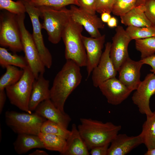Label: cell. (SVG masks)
Returning <instances> with one entry per match:
<instances>
[{"label":"cell","instance_id":"6da1fadb","mask_svg":"<svg viewBox=\"0 0 155 155\" xmlns=\"http://www.w3.org/2000/svg\"><path fill=\"white\" fill-rule=\"evenodd\" d=\"M82 79L80 67L71 60H66L57 73L50 89V99L61 111L65 113V102L71 92L80 85Z\"/></svg>","mask_w":155,"mask_h":155},{"label":"cell","instance_id":"7a4b0ae2","mask_svg":"<svg viewBox=\"0 0 155 155\" xmlns=\"http://www.w3.org/2000/svg\"><path fill=\"white\" fill-rule=\"evenodd\" d=\"M78 130L89 150L95 146L110 144L121 127L111 122L104 123L90 118H82Z\"/></svg>","mask_w":155,"mask_h":155},{"label":"cell","instance_id":"3957f363","mask_svg":"<svg viewBox=\"0 0 155 155\" xmlns=\"http://www.w3.org/2000/svg\"><path fill=\"white\" fill-rule=\"evenodd\" d=\"M37 7L39 10L40 17L43 20L42 28L46 31L49 41L53 44L58 43L62 39L63 32L71 18L70 9L65 7Z\"/></svg>","mask_w":155,"mask_h":155},{"label":"cell","instance_id":"277c9868","mask_svg":"<svg viewBox=\"0 0 155 155\" xmlns=\"http://www.w3.org/2000/svg\"><path fill=\"white\" fill-rule=\"evenodd\" d=\"M83 26L71 18L62 35L65 44V57L80 67L86 66L87 55L82 36Z\"/></svg>","mask_w":155,"mask_h":155},{"label":"cell","instance_id":"5b68a950","mask_svg":"<svg viewBox=\"0 0 155 155\" xmlns=\"http://www.w3.org/2000/svg\"><path fill=\"white\" fill-rule=\"evenodd\" d=\"M20 79L15 84L5 89L10 103L20 110L31 113L29 104L35 77L29 67L24 69Z\"/></svg>","mask_w":155,"mask_h":155},{"label":"cell","instance_id":"8992f818","mask_svg":"<svg viewBox=\"0 0 155 155\" xmlns=\"http://www.w3.org/2000/svg\"><path fill=\"white\" fill-rule=\"evenodd\" d=\"M0 45L13 52L23 51L16 15L5 10L0 14Z\"/></svg>","mask_w":155,"mask_h":155},{"label":"cell","instance_id":"52a82bcc","mask_svg":"<svg viewBox=\"0 0 155 155\" xmlns=\"http://www.w3.org/2000/svg\"><path fill=\"white\" fill-rule=\"evenodd\" d=\"M5 117L7 125L18 134L38 135L42 124L46 120L35 112L21 113L13 111H6Z\"/></svg>","mask_w":155,"mask_h":155},{"label":"cell","instance_id":"ba28073f","mask_svg":"<svg viewBox=\"0 0 155 155\" xmlns=\"http://www.w3.org/2000/svg\"><path fill=\"white\" fill-rule=\"evenodd\" d=\"M16 17L20 31L24 57L36 79L40 74H44L45 67L41 60L32 34L25 27V13L16 15Z\"/></svg>","mask_w":155,"mask_h":155},{"label":"cell","instance_id":"9c48e42d","mask_svg":"<svg viewBox=\"0 0 155 155\" xmlns=\"http://www.w3.org/2000/svg\"><path fill=\"white\" fill-rule=\"evenodd\" d=\"M26 12L30 19L33 28L32 37L41 60L45 67L49 69L52 64V57L48 49L45 46L41 32L42 26L39 18V10L38 7L30 4L26 0H23Z\"/></svg>","mask_w":155,"mask_h":155},{"label":"cell","instance_id":"30bf717a","mask_svg":"<svg viewBox=\"0 0 155 155\" xmlns=\"http://www.w3.org/2000/svg\"><path fill=\"white\" fill-rule=\"evenodd\" d=\"M110 56L115 69L118 71L123 63L129 57L128 48L132 40L123 27L117 26L112 38Z\"/></svg>","mask_w":155,"mask_h":155},{"label":"cell","instance_id":"8fae6325","mask_svg":"<svg viewBox=\"0 0 155 155\" xmlns=\"http://www.w3.org/2000/svg\"><path fill=\"white\" fill-rule=\"evenodd\" d=\"M155 94V74L151 73L141 81L132 97L133 103L137 106L141 114L147 115L152 113L150 101L151 97Z\"/></svg>","mask_w":155,"mask_h":155},{"label":"cell","instance_id":"7c38bea8","mask_svg":"<svg viewBox=\"0 0 155 155\" xmlns=\"http://www.w3.org/2000/svg\"><path fill=\"white\" fill-rule=\"evenodd\" d=\"M70 9L71 18L83 26L91 37L97 38L102 35L99 29L103 28L104 25L96 14L89 13L74 5L71 6Z\"/></svg>","mask_w":155,"mask_h":155},{"label":"cell","instance_id":"4fadbf2b","mask_svg":"<svg viewBox=\"0 0 155 155\" xmlns=\"http://www.w3.org/2000/svg\"><path fill=\"white\" fill-rule=\"evenodd\" d=\"M111 45L110 42L106 44L99 62L92 71V80L95 87H98L103 82L115 77L117 73L110 56Z\"/></svg>","mask_w":155,"mask_h":155},{"label":"cell","instance_id":"5bb4252c","mask_svg":"<svg viewBox=\"0 0 155 155\" xmlns=\"http://www.w3.org/2000/svg\"><path fill=\"white\" fill-rule=\"evenodd\" d=\"M98 87L108 102L115 105L121 104L132 92L115 77L103 82Z\"/></svg>","mask_w":155,"mask_h":155},{"label":"cell","instance_id":"9a60e30c","mask_svg":"<svg viewBox=\"0 0 155 155\" xmlns=\"http://www.w3.org/2000/svg\"><path fill=\"white\" fill-rule=\"evenodd\" d=\"M82 38L87 55V79L99 62L102 53L105 35H102L97 38L87 37L82 35Z\"/></svg>","mask_w":155,"mask_h":155},{"label":"cell","instance_id":"2e32d148","mask_svg":"<svg viewBox=\"0 0 155 155\" xmlns=\"http://www.w3.org/2000/svg\"><path fill=\"white\" fill-rule=\"evenodd\" d=\"M144 64L140 60L135 61L129 57L120 67L119 79L132 91L135 90L140 83V70Z\"/></svg>","mask_w":155,"mask_h":155},{"label":"cell","instance_id":"e0dca14e","mask_svg":"<svg viewBox=\"0 0 155 155\" xmlns=\"http://www.w3.org/2000/svg\"><path fill=\"white\" fill-rule=\"evenodd\" d=\"M35 111L38 115L67 129L71 120L69 116L57 108L50 99L42 102Z\"/></svg>","mask_w":155,"mask_h":155},{"label":"cell","instance_id":"ac0fdd59","mask_svg":"<svg viewBox=\"0 0 155 155\" xmlns=\"http://www.w3.org/2000/svg\"><path fill=\"white\" fill-rule=\"evenodd\" d=\"M109 147L107 155H125L142 144L139 135L129 136L125 134H118Z\"/></svg>","mask_w":155,"mask_h":155},{"label":"cell","instance_id":"d6986e66","mask_svg":"<svg viewBox=\"0 0 155 155\" xmlns=\"http://www.w3.org/2000/svg\"><path fill=\"white\" fill-rule=\"evenodd\" d=\"M40 74L33 83L29 104L30 112L35 111L38 106L43 101L50 99L49 81Z\"/></svg>","mask_w":155,"mask_h":155},{"label":"cell","instance_id":"ffe728a7","mask_svg":"<svg viewBox=\"0 0 155 155\" xmlns=\"http://www.w3.org/2000/svg\"><path fill=\"white\" fill-rule=\"evenodd\" d=\"M71 133L66 140L63 155H89V149L82 137L76 125H72Z\"/></svg>","mask_w":155,"mask_h":155},{"label":"cell","instance_id":"44dd1931","mask_svg":"<svg viewBox=\"0 0 155 155\" xmlns=\"http://www.w3.org/2000/svg\"><path fill=\"white\" fill-rule=\"evenodd\" d=\"M145 10L144 4L135 6L120 16L121 23L128 26L143 27L152 26L145 14Z\"/></svg>","mask_w":155,"mask_h":155},{"label":"cell","instance_id":"7402d4cb","mask_svg":"<svg viewBox=\"0 0 155 155\" xmlns=\"http://www.w3.org/2000/svg\"><path fill=\"white\" fill-rule=\"evenodd\" d=\"M13 146L19 154H25L33 148H44L38 135L26 134H18Z\"/></svg>","mask_w":155,"mask_h":155},{"label":"cell","instance_id":"603a6c76","mask_svg":"<svg viewBox=\"0 0 155 155\" xmlns=\"http://www.w3.org/2000/svg\"><path fill=\"white\" fill-rule=\"evenodd\" d=\"M146 119L142 126L139 134L148 149L155 148V111L146 115Z\"/></svg>","mask_w":155,"mask_h":155},{"label":"cell","instance_id":"cb8c5ba5","mask_svg":"<svg viewBox=\"0 0 155 155\" xmlns=\"http://www.w3.org/2000/svg\"><path fill=\"white\" fill-rule=\"evenodd\" d=\"M0 65L4 68L10 65L23 69L29 67L25 57L16 54H12L2 47H0Z\"/></svg>","mask_w":155,"mask_h":155},{"label":"cell","instance_id":"d4e9b609","mask_svg":"<svg viewBox=\"0 0 155 155\" xmlns=\"http://www.w3.org/2000/svg\"><path fill=\"white\" fill-rule=\"evenodd\" d=\"M38 135L43 143L45 148L58 152L61 154L64 150L66 143V139L56 135L40 132Z\"/></svg>","mask_w":155,"mask_h":155},{"label":"cell","instance_id":"484cf974","mask_svg":"<svg viewBox=\"0 0 155 155\" xmlns=\"http://www.w3.org/2000/svg\"><path fill=\"white\" fill-rule=\"evenodd\" d=\"M5 73L0 79V90H5L7 87L17 83L21 78L23 69H20L13 65H8L5 68Z\"/></svg>","mask_w":155,"mask_h":155},{"label":"cell","instance_id":"4316f807","mask_svg":"<svg viewBox=\"0 0 155 155\" xmlns=\"http://www.w3.org/2000/svg\"><path fill=\"white\" fill-rule=\"evenodd\" d=\"M135 47L141 53V59L155 54V36L135 40Z\"/></svg>","mask_w":155,"mask_h":155},{"label":"cell","instance_id":"83f0119b","mask_svg":"<svg viewBox=\"0 0 155 155\" xmlns=\"http://www.w3.org/2000/svg\"><path fill=\"white\" fill-rule=\"evenodd\" d=\"M132 40L144 39L155 36V26H128L125 30Z\"/></svg>","mask_w":155,"mask_h":155},{"label":"cell","instance_id":"f1b7e54d","mask_svg":"<svg viewBox=\"0 0 155 155\" xmlns=\"http://www.w3.org/2000/svg\"><path fill=\"white\" fill-rule=\"evenodd\" d=\"M40 132L56 135L66 140L69 136L71 131L58 124L47 120L42 124Z\"/></svg>","mask_w":155,"mask_h":155},{"label":"cell","instance_id":"f546056e","mask_svg":"<svg viewBox=\"0 0 155 155\" xmlns=\"http://www.w3.org/2000/svg\"><path fill=\"white\" fill-rule=\"evenodd\" d=\"M28 2L36 7L46 6L61 8L70 5L79 7L78 0H30Z\"/></svg>","mask_w":155,"mask_h":155},{"label":"cell","instance_id":"4dcf8cb0","mask_svg":"<svg viewBox=\"0 0 155 155\" xmlns=\"http://www.w3.org/2000/svg\"><path fill=\"white\" fill-rule=\"evenodd\" d=\"M0 9L16 15L25 14L26 10L23 0H0Z\"/></svg>","mask_w":155,"mask_h":155},{"label":"cell","instance_id":"1f68e13d","mask_svg":"<svg viewBox=\"0 0 155 155\" xmlns=\"http://www.w3.org/2000/svg\"><path fill=\"white\" fill-rule=\"evenodd\" d=\"M137 0H116L112 12L120 16L127 13L135 6Z\"/></svg>","mask_w":155,"mask_h":155},{"label":"cell","instance_id":"d6a6232c","mask_svg":"<svg viewBox=\"0 0 155 155\" xmlns=\"http://www.w3.org/2000/svg\"><path fill=\"white\" fill-rule=\"evenodd\" d=\"M116 0H96V10L99 13L107 12L110 13Z\"/></svg>","mask_w":155,"mask_h":155},{"label":"cell","instance_id":"836d02e7","mask_svg":"<svg viewBox=\"0 0 155 155\" xmlns=\"http://www.w3.org/2000/svg\"><path fill=\"white\" fill-rule=\"evenodd\" d=\"M144 5L145 14L152 26H155V0H146Z\"/></svg>","mask_w":155,"mask_h":155},{"label":"cell","instance_id":"e575fe53","mask_svg":"<svg viewBox=\"0 0 155 155\" xmlns=\"http://www.w3.org/2000/svg\"><path fill=\"white\" fill-rule=\"evenodd\" d=\"M96 0H78L79 7L89 13L95 14Z\"/></svg>","mask_w":155,"mask_h":155},{"label":"cell","instance_id":"d590c367","mask_svg":"<svg viewBox=\"0 0 155 155\" xmlns=\"http://www.w3.org/2000/svg\"><path fill=\"white\" fill-rule=\"evenodd\" d=\"M110 144L94 147L90 149V154L92 155H107Z\"/></svg>","mask_w":155,"mask_h":155},{"label":"cell","instance_id":"8d00e7d4","mask_svg":"<svg viewBox=\"0 0 155 155\" xmlns=\"http://www.w3.org/2000/svg\"><path fill=\"white\" fill-rule=\"evenodd\" d=\"M143 64L150 66L152 69L151 71L155 74V54L140 60Z\"/></svg>","mask_w":155,"mask_h":155},{"label":"cell","instance_id":"74e56055","mask_svg":"<svg viewBox=\"0 0 155 155\" xmlns=\"http://www.w3.org/2000/svg\"><path fill=\"white\" fill-rule=\"evenodd\" d=\"M7 95L5 90H0V113L3 111L6 101Z\"/></svg>","mask_w":155,"mask_h":155},{"label":"cell","instance_id":"f35d334b","mask_svg":"<svg viewBox=\"0 0 155 155\" xmlns=\"http://www.w3.org/2000/svg\"><path fill=\"white\" fill-rule=\"evenodd\" d=\"M117 20L114 17H111L107 23L108 26L110 28H112L117 26Z\"/></svg>","mask_w":155,"mask_h":155},{"label":"cell","instance_id":"ab89813d","mask_svg":"<svg viewBox=\"0 0 155 155\" xmlns=\"http://www.w3.org/2000/svg\"><path fill=\"white\" fill-rule=\"evenodd\" d=\"M110 13L104 12L101 13V19L103 22L107 23L111 18Z\"/></svg>","mask_w":155,"mask_h":155},{"label":"cell","instance_id":"60d3db41","mask_svg":"<svg viewBox=\"0 0 155 155\" xmlns=\"http://www.w3.org/2000/svg\"><path fill=\"white\" fill-rule=\"evenodd\" d=\"M29 155H47L48 154L45 151L39 150H36L29 154Z\"/></svg>","mask_w":155,"mask_h":155},{"label":"cell","instance_id":"b9f144b4","mask_svg":"<svg viewBox=\"0 0 155 155\" xmlns=\"http://www.w3.org/2000/svg\"><path fill=\"white\" fill-rule=\"evenodd\" d=\"M144 154L145 155H155V148L148 149L147 151Z\"/></svg>","mask_w":155,"mask_h":155},{"label":"cell","instance_id":"7bdbcfd3","mask_svg":"<svg viewBox=\"0 0 155 155\" xmlns=\"http://www.w3.org/2000/svg\"><path fill=\"white\" fill-rule=\"evenodd\" d=\"M146 0H137L135 5V6L140 5L144 4Z\"/></svg>","mask_w":155,"mask_h":155},{"label":"cell","instance_id":"ee69618b","mask_svg":"<svg viewBox=\"0 0 155 155\" xmlns=\"http://www.w3.org/2000/svg\"><path fill=\"white\" fill-rule=\"evenodd\" d=\"M26 0L27 1H30V0Z\"/></svg>","mask_w":155,"mask_h":155}]
</instances>
